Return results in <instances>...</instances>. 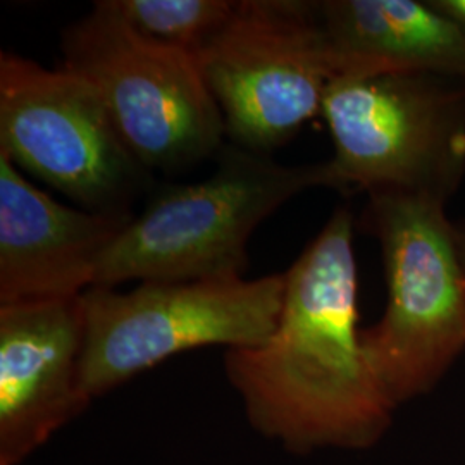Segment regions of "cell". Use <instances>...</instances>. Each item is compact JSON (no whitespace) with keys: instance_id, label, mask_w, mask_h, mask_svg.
Masks as SVG:
<instances>
[{"instance_id":"obj_3","label":"cell","mask_w":465,"mask_h":465,"mask_svg":"<svg viewBox=\"0 0 465 465\" xmlns=\"http://www.w3.org/2000/svg\"><path fill=\"white\" fill-rule=\"evenodd\" d=\"M362 228L381 247L388 303L362 345L399 407L430 393L465 349V274L445 202L369 195Z\"/></svg>"},{"instance_id":"obj_1","label":"cell","mask_w":465,"mask_h":465,"mask_svg":"<svg viewBox=\"0 0 465 465\" xmlns=\"http://www.w3.org/2000/svg\"><path fill=\"white\" fill-rule=\"evenodd\" d=\"M284 276L274 331L257 347L224 353L250 426L293 453L374 447L397 405L362 345L347 209L332 214Z\"/></svg>"},{"instance_id":"obj_13","label":"cell","mask_w":465,"mask_h":465,"mask_svg":"<svg viewBox=\"0 0 465 465\" xmlns=\"http://www.w3.org/2000/svg\"><path fill=\"white\" fill-rule=\"evenodd\" d=\"M431 5L451 19L465 36V0H431Z\"/></svg>"},{"instance_id":"obj_2","label":"cell","mask_w":465,"mask_h":465,"mask_svg":"<svg viewBox=\"0 0 465 465\" xmlns=\"http://www.w3.org/2000/svg\"><path fill=\"white\" fill-rule=\"evenodd\" d=\"M216 159L209 178L150 195L102 255L94 286L243 278L259 224L302 192L328 188L324 163L282 166L232 143Z\"/></svg>"},{"instance_id":"obj_11","label":"cell","mask_w":465,"mask_h":465,"mask_svg":"<svg viewBox=\"0 0 465 465\" xmlns=\"http://www.w3.org/2000/svg\"><path fill=\"white\" fill-rule=\"evenodd\" d=\"M317 9L334 80L397 71L465 80L464 34L431 2L324 0Z\"/></svg>"},{"instance_id":"obj_12","label":"cell","mask_w":465,"mask_h":465,"mask_svg":"<svg viewBox=\"0 0 465 465\" xmlns=\"http://www.w3.org/2000/svg\"><path fill=\"white\" fill-rule=\"evenodd\" d=\"M136 34L192 55L232 16V0H107Z\"/></svg>"},{"instance_id":"obj_6","label":"cell","mask_w":465,"mask_h":465,"mask_svg":"<svg viewBox=\"0 0 465 465\" xmlns=\"http://www.w3.org/2000/svg\"><path fill=\"white\" fill-rule=\"evenodd\" d=\"M61 52V66L97 90L147 171L195 166L226 145L224 121L195 55L136 34L107 0L67 26Z\"/></svg>"},{"instance_id":"obj_14","label":"cell","mask_w":465,"mask_h":465,"mask_svg":"<svg viewBox=\"0 0 465 465\" xmlns=\"http://www.w3.org/2000/svg\"><path fill=\"white\" fill-rule=\"evenodd\" d=\"M455 234H457V245H459V253H460V261H462L465 274V223L455 226Z\"/></svg>"},{"instance_id":"obj_7","label":"cell","mask_w":465,"mask_h":465,"mask_svg":"<svg viewBox=\"0 0 465 465\" xmlns=\"http://www.w3.org/2000/svg\"><path fill=\"white\" fill-rule=\"evenodd\" d=\"M226 138L266 153L322 113L334 66L317 2L238 0L195 55Z\"/></svg>"},{"instance_id":"obj_9","label":"cell","mask_w":465,"mask_h":465,"mask_svg":"<svg viewBox=\"0 0 465 465\" xmlns=\"http://www.w3.org/2000/svg\"><path fill=\"white\" fill-rule=\"evenodd\" d=\"M82 295L0 305V465H21L94 400L82 384Z\"/></svg>"},{"instance_id":"obj_8","label":"cell","mask_w":465,"mask_h":465,"mask_svg":"<svg viewBox=\"0 0 465 465\" xmlns=\"http://www.w3.org/2000/svg\"><path fill=\"white\" fill-rule=\"evenodd\" d=\"M0 152L92 213H130L149 173L97 90L66 67L0 52Z\"/></svg>"},{"instance_id":"obj_10","label":"cell","mask_w":465,"mask_h":465,"mask_svg":"<svg viewBox=\"0 0 465 465\" xmlns=\"http://www.w3.org/2000/svg\"><path fill=\"white\" fill-rule=\"evenodd\" d=\"M132 217L67 207L0 152V305L84 295Z\"/></svg>"},{"instance_id":"obj_5","label":"cell","mask_w":465,"mask_h":465,"mask_svg":"<svg viewBox=\"0 0 465 465\" xmlns=\"http://www.w3.org/2000/svg\"><path fill=\"white\" fill-rule=\"evenodd\" d=\"M284 272L257 280L142 282L130 292L92 286L84 316L82 384L92 400L169 357L202 347L249 349L274 331Z\"/></svg>"},{"instance_id":"obj_4","label":"cell","mask_w":465,"mask_h":465,"mask_svg":"<svg viewBox=\"0 0 465 465\" xmlns=\"http://www.w3.org/2000/svg\"><path fill=\"white\" fill-rule=\"evenodd\" d=\"M328 188L447 202L465 174V80L422 71L332 80Z\"/></svg>"}]
</instances>
